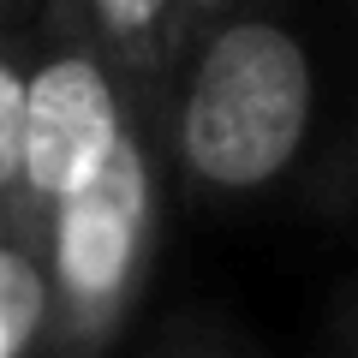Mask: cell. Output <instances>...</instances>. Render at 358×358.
I'll return each instance as SVG.
<instances>
[{"instance_id": "cell-9", "label": "cell", "mask_w": 358, "mask_h": 358, "mask_svg": "<svg viewBox=\"0 0 358 358\" xmlns=\"http://www.w3.org/2000/svg\"><path fill=\"white\" fill-rule=\"evenodd\" d=\"M203 358H215V352H203Z\"/></svg>"}, {"instance_id": "cell-2", "label": "cell", "mask_w": 358, "mask_h": 358, "mask_svg": "<svg viewBox=\"0 0 358 358\" xmlns=\"http://www.w3.org/2000/svg\"><path fill=\"white\" fill-rule=\"evenodd\" d=\"M120 90L90 54H54L24 78V185L48 203L84 192L126 143Z\"/></svg>"}, {"instance_id": "cell-5", "label": "cell", "mask_w": 358, "mask_h": 358, "mask_svg": "<svg viewBox=\"0 0 358 358\" xmlns=\"http://www.w3.org/2000/svg\"><path fill=\"white\" fill-rule=\"evenodd\" d=\"M24 179V78L0 60V192Z\"/></svg>"}, {"instance_id": "cell-1", "label": "cell", "mask_w": 358, "mask_h": 358, "mask_svg": "<svg viewBox=\"0 0 358 358\" xmlns=\"http://www.w3.org/2000/svg\"><path fill=\"white\" fill-rule=\"evenodd\" d=\"M317 108L310 54L275 18H233L209 36L179 102V155L215 192H257L299 162Z\"/></svg>"}, {"instance_id": "cell-6", "label": "cell", "mask_w": 358, "mask_h": 358, "mask_svg": "<svg viewBox=\"0 0 358 358\" xmlns=\"http://www.w3.org/2000/svg\"><path fill=\"white\" fill-rule=\"evenodd\" d=\"M90 6H96V18H102L108 36L143 42V36H155V30H162V18H167V6H173V0H90Z\"/></svg>"}, {"instance_id": "cell-8", "label": "cell", "mask_w": 358, "mask_h": 358, "mask_svg": "<svg viewBox=\"0 0 358 358\" xmlns=\"http://www.w3.org/2000/svg\"><path fill=\"white\" fill-rule=\"evenodd\" d=\"M18 352H24V346H18V341H13V334L0 329V358H18Z\"/></svg>"}, {"instance_id": "cell-4", "label": "cell", "mask_w": 358, "mask_h": 358, "mask_svg": "<svg viewBox=\"0 0 358 358\" xmlns=\"http://www.w3.org/2000/svg\"><path fill=\"white\" fill-rule=\"evenodd\" d=\"M48 317V281L24 251H6L0 245V329L13 334L18 346H30V334Z\"/></svg>"}, {"instance_id": "cell-3", "label": "cell", "mask_w": 358, "mask_h": 358, "mask_svg": "<svg viewBox=\"0 0 358 358\" xmlns=\"http://www.w3.org/2000/svg\"><path fill=\"white\" fill-rule=\"evenodd\" d=\"M155 215L143 143L126 138L84 192L54 203V275L78 310H108L143 257Z\"/></svg>"}, {"instance_id": "cell-7", "label": "cell", "mask_w": 358, "mask_h": 358, "mask_svg": "<svg viewBox=\"0 0 358 358\" xmlns=\"http://www.w3.org/2000/svg\"><path fill=\"white\" fill-rule=\"evenodd\" d=\"M173 6H185V13H209V6H227V0H173Z\"/></svg>"}]
</instances>
